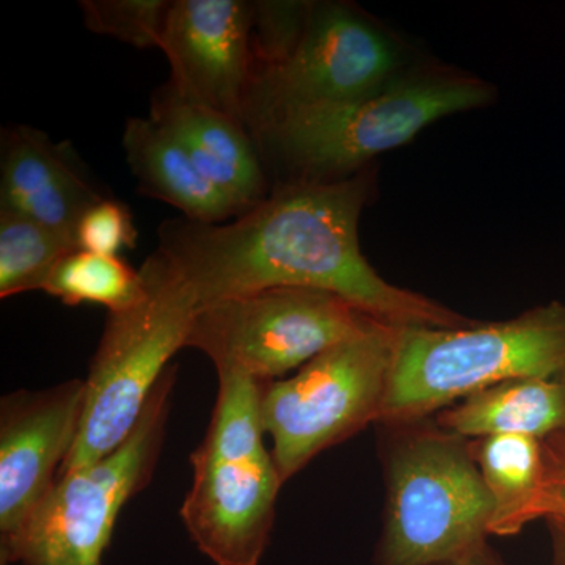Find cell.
I'll return each instance as SVG.
<instances>
[{"mask_svg": "<svg viewBox=\"0 0 565 565\" xmlns=\"http://www.w3.org/2000/svg\"><path fill=\"white\" fill-rule=\"evenodd\" d=\"M370 172L282 185L225 223L173 218L159 226L158 252L200 307L270 288H310L343 297L397 327L460 329L476 321L429 297L394 286L360 248Z\"/></svg>", "mask_w": 565, "mask_h": 565, "instance_id": "obj_1", "label": "cell"}, {"mask_svg": "<svg viewBox=\"0 0 565 565\" xmlns=\"http://www.w3.org/2000/svg\"><path fill=\"white\" fill-rule=\"evenodd\" d=\"M520 379L565 382V303L460 329L397 327L377 423L422 422L468 394Z\"/></svg>", "mask_w": 565, "mask_h": 565, "instance_id": "obj_2", "label": "cell"}, {"mask_svg": "<svg viewBox=\"0 0 565 565\" xmlns=\"http://www.w3.org/2000/svg\"><path fill=\"white\" fill-rule=\"evenodd\" d=\"M210 426L192 452V486L181 520L214 565H259L269 546L285 482L264 445L263 382L217 373Z\"/></svg>", "mask_w": 565, "mask_h": 565, "instance_id": "obj_3", "label": "cell"}, {"mask_svg": "<svg viewBox=\"0 0 565 565\" xmlns=\"http://www.w3.org/2000/svg\"><path fill=\"white\" fill-rule=\"evenodd\" d=\"M386 427L393 437L373 565H444L487 542L493 504L471 441L426 419Z\"/></svg>", "mask_w": 565, "mask_h": 565, "instance_id": "obj_4", "label": "cell"}, {"mask_svg": "<svg viewBox=\"0 0 565 565\" xmlns=\"http://www.w3.org/2000/svg\"><path fill=\"white\" fill-rule=\"evenodd\" d=\"M139 302L107 315L90 371L76 444L58 476L114 452L136 429L152 390L188 345L200 310L195 294L156 250L140 267Z\"/></svg>", "mask_w": 565, "mask_h": 565, "instance_id": "obj_5", "label": "cell"}, {"mask_svg": "<svg viewBox=\"0 0 565 565\" xmlns=\"http://www.w3.org/2000/svg\"><path fill=\"white\" fill-rule=\"evenodd\" d=\"M493 99L487 82L451 70L404 73L355 102L294 111L256 139L308 181L351 177L375 156L403 147L427 126Z\"/></svg>", "mask_w": 565, "mask_h": 565, "instance_id": "obj_6", "label": "cell"}, {"mask_svg": "<svg viewBox=\"0 0 565 565\" xmlns=\"http://www.w3.org/2000/svg\"><path fill=\"white\" fill-rule=\"evenodd\" d=\"M178 366L152 390L125 444L90 465L58 476L21 530L0 539V559L22 565H103L122 508L150 484L163 441Z\"/></svg>", "mask_w": 565, "mask_h": 565, "instance_id": "obj_7", "label": "cell"}, {"mask_svg": "<svg viewBox=\"0 0 565 565\" xmlns=\"http://www.w3.org/2000/svg\"><path fill=\"white\" fill-rule=\"evenodd\" d=\"M397 326L375 321L332 345L292 377L263 382L262 418L282 482L316 456L377 423L392 373Z\"/></svg>", "mask_w": 565, "mask_h": 565, "instance_id": "obj_8", "label": "cell"}, {"mask_svg": "<svg viewBox=\"0 0 565 565\" xmlns=\"http://www.w3.org/2000/svg\"><path fill=\"white\" fill-rule=\"evenodd\" d=\"M379 321L343 297L310 288H270L200 307L185 348L217 373L280 381Z\"/></svg>", "mask_w": 565, "mask_h": 565, "instance_id": "obj_9", "label": "cell"}, {"mask_svg": "<svg viewBox=\"0 0 565 565\" xmlns=\"http://www.w3.org/2000/svg\"><path fill=\"white\" fill-rule=\"evenodd\" d=\"M403 54L370 18L345 3H313L291 54L252 73L245 126L253 139L294 111L355 102L403 76Z\"/></svg>", "mask_w": 565, "mask_h": 565, "instance_id": "obj_10", "label": "cell"}, {"mask_svg": "<svg viewBox=\"0 0 565 565\" xmlns=\"http://www.w3.org/2000/svg\"><path fill=\"white\" fill-rule=\"evenodd\" d=\"M84 404L81 379L18 390L0 401V539L18 533L57 482Z\"/></svg>", "mask_w": 565, "mask_h": 565, "instance_id": "obj_11", "label": "cell"}, {"mask_svg": "<svg viewBox=\"0 0 565 565\" xmlns=\"http://www.w3.org/2000/svg\"><path fill=\"white\" fill-rule=\"evenodd\" d=\"M252 11L253 3L244 0H172L161 43L174 92L244 126Z\"/></svg>", "mask_w": 565, "mask_h": 565, "instance_id": "obj_12", "label": "cell"}, {"mask_svg": "<svg viewBox=\"0 0 565 565\" xmlns=\"http://www.w3.org/2000/svg\"><path fill=\"white\" fill-rule=\"evenodd\" d=\"M104 195L82 170L68 145L17 125L0 140V210L24 215L73 237L84 212Z\"/></svg>", "mask_w": 565, "mask_h": 565, "instance_id": "obj_13", "label": "cell"}, {"mask_svg": "<svg viewBox=\"0 0 565 565\" xmlns=\"http://www.w3.org/2000/svg\"><path fill=\"white\" fill-rule=\"evenodd\" d=\"M150 117L169 129L200 172L244 211L266 199V174L258 148L239 121L188 102L169 82L152 96Z\"/></svg>", "mask_w": 565, "mask_h": 565, "instance_id": "obj_14", "label": "cell"}, {"mask_svg": "<svg viewBox=\"0 0 565 565\" xmlns=\"http://www.w3.org/2000/svg\"><path fill=\"white\" fill-rule=\"evenodd\" d=\"M122 148L140 192L172 204L184 218L225 223L244 214L232 196L200 172L181 141L154 118H129Z\"/></svg>", "mask_w": 565, "mask_h": 565, "instance_id": "obj_15", "label": "cell"}, {"mask_svg": "<svg viewBox=\"0 0 565 565\" xmlns=\"http://www.w3.org/2000/svg\"><path fill=\"white\" fill-rule=\"evenodd\" d=\"M435 423L467 440L520 435L544 441L565 433V382L520 379L489 386L438 412Z\"/></svg>", "mask_w": 565, "mask_h": 565, "instance_id": "obj_16", "label": "cell"}, {"mask_svg": "<svg viewBox=\"0 0 565 565\" xmlns=\"http://www.w3.org/2000/svg\"><path fill=\"white\" fill-rule=\"evenodd\" d=\"M493 512L490 535L519 534L537 520L546 463L541 440L520 435H493L471 441Z\"/></svg>", "mask_w": 565, "mask_h": 565, "instance_id": "obj_17", "label": "cell"}, {"mask_svg": "<svg viewBox=\"0 0 565 565\" xmlns=\"http://www.w3.org/2000/svg\"><path fill=\"white\" fill-rule=\"evenodd\" d=\"M76 248L73 237L0 210V299L43 291L54 267Z\"/></svg>", "mask_w": 565, "mask_h": 565, "instance_id": "obj_18", "label": "cell"}, {"mask_svg": "<svg viewBox=\"0 0 565 565\" xmlns=\"http://www.w3.org/2000/svg\"><path fill=\"white\" fill-rule=\"evenodd\" d=\"M143 289L140 270L120 256L76 248L54 267L43 291L70 307L98 303L114 313L139 302Z\"/></svg>", "mask_w": 565, "mask_h": 565, "instance_id": "obj_19", "label": "cell"}, {"mask_svg": "<svg viewBox=\"0 0 565 565\" xmlns=\"http://www.w3.org/2000/svg\"><path fill=\"white\" fill-rule=\"evenodd\" d=\"M79 6L88 31L139 50H161L169 0H82Z\"/></svg>", "mask_w": 565, "mask_h": 565, "instance_id": "obj_20", "label": "cell"}, {"mask_svg": "<svg viewBox=\"0 0 565 565\" xmlns=\"http://www.w3.org/2000/svg\"><path fill=\"white\" fill-rule=\"evenodd\" d=\"M252 3V55L255 71L277 65L291 54L302 36L313 3Z\"/></svg>", "mask_w": 565, "mask_h": 565, "instance_id": "obj_21", "label": "cell"}, {"mask_svg": "<svg viewBox=\"0 0 565 565\" xmlns=\"http://www.w3.org/2000/svg\"><path fill=\"white\" fill-rule=\"evenodd\" d=\"M137 236L129 207L107 196L84 212L76 233L82 250L106 256H118L126 248L136 247Z\"/></svg>", "mask_w": 565, "mask_h": 565, "instance_id": "obj_22", "label": "cell"}, {"mask_svg": "<svg viewBox=\"0 0 565 565\" xmlns=\"http://www.w3.org/2000/svg\"><path fill=\"white\" fill-rule=\"evenodd\" d=\"M544 486L539 497L537 519L565 525V467L546 462Z\"/></svg>", "mask_w": 565, "mask_h": 565, "instance_id": "obj_23", "label": "cell"}, {"mask_svg": "<svg viewBox=\"0 0 565 565\" xmlns=\"http://www.w3.org/2000/svg\"><path fill=\"white\" fill-rule=\"evenodd\" d=\"M444 565H505L504 561L497 555V552L489 545V542H482L470 552L463 553L462 556L449 561Z\"/></svg>", "mask_w": 565, "mask_h": 565, "instance_id": "obj_24", "label": "cell"}, {"mask_svg": "<svg viewBox=\"0 0 565 565\" xmlns=\"http://www.w3.org/2000/svg\"><path fill=\"white\" fill-rule=\"evenodd\" d=\"M546 462L565 467V433L553 435L542 441Z\"/></svg>", "mask_w": 565, "mask_h": 565, "instance_id": "obj_25", "label": "cell"}, {"mask_svg": "<svg viewBox=\"0 0 565 565\" xmlns=\"http://www.w3.org/2000/svg\"><path fill=\"white\" fill-rule=\"evenodd\" d=\"M553 537V564L565 565V525L559 522H548Z\"/></svg>", "mask_w": 565, "mask_h": 565, "instance_id": "obj_26", "label": "cell"}, {"mask_svg": "<svg viewBox=\"0 0 565 565\" xmlns=\"http://www.w3.org/2000/svg\"><path fill=\"white\" fill-rule=\"evenodd\" d=\"M0 565H11L10 563H7L6 559H0Z\"/></svg>", "mask_w": 565, "mask_h": 565, "instance_id": "obj_27", "label": "cell"}]
</instances>
